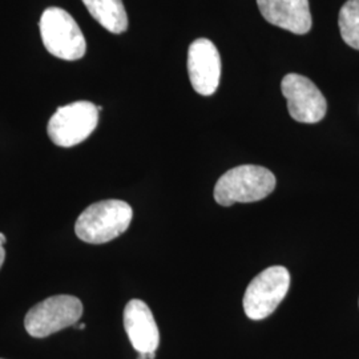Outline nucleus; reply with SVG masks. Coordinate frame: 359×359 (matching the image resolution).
<instances>
[{"instance_id":"10","label":"nucleus","mask_w":359,"mask_h":359,"mask_svg":"<svg viewBox=\"0 0 359 359\" xmlns=\"http://www.w3.org/2000/svg\"><path fill=\"white\" fill-rule=\"evenodd\" d=\"M257 4L265 20L273 26L297 35H305L311 29L309 0H257Z\"/></svg>"},{"instance_id":"13","label":"nucleus","mask_w":359,"mask_h":359,"mask_svg":"<svg viewBox=\"0 0 359 359\" xmlns=\"http://www.w3.org/2000/svg\"><path fill=\"white\" fill-rule=\"evenodd\" d=\"M4 259H6V250H4V246L0 245V269H1L3 264H4Z\"/></svg>"},{"instance_id":"6","label":"nucleus","mask_w":359,"mask_h":359,"mask_svg":"<svg viewBox=\"0 0 359 359\" xmlns=\"http://www.w3.org/2000/svg\"><path fill=\"white\" fill-rule=\"evenodd\" d=\"M99 123V109L90 102H75L57 108L52 115L47 132L51 142L71 148L87 140Z\"/></svg>"},{"instance_id":"8","label":"nucleus","mask_w":359,"mask_h":359,"mask_svg":"<svg viewBox=\"0 0 359 359\" xmlns=\"http://www.w3.org/2000/svg\"><path fill=\"white\" fill-rule=\"evenodd\" d=\"M188 74L193 90L203 96L213 95L221 77L217 47L208 39L194 40L188 51Z\"/></svg>"},{"instance_id":"5","label":"nucleus","mask_w":359,"mask_h":359,"mask_svg":"<svg viewBox=\"0 0 359 359\" xmlns=\"http://www.w3.org/2000/svg\"><path fill=\"white\" fill-rule=\"evenodd\" d=\"M290 287L289 270L283 266H270L256 276L244 295L245 314L252 321L268 318L278 308Z\"/></svg>"},{"instance_id":"11","label":"nucleus","mask_w":359,"mask_h":359,"mask_svg":"<svg viewBox=\"0 0 359 359\" xmlns=\"http://www.w3.org/2000/svg\"><path fill=\"white\" fill-rule=\"evenodd\" d=\"M90 16L112 34H123L128 28V15L123 0H81Z\"/></svg>"},{"instance_id":"7","label":"nucleus","mask_w":359,"mask_h":359,"mask_svg":"<svg viewBox=\"0 0 359 359\" xmlns=\"http://www.w3.org/2000/svg\"><path fill=\"white\" fill-rule=\"evenodd\" d=\"M281 90L287 100V111L295 121L316 124L326 115V99L308 77L289 74L283 79Z\"/></svg>"},{"instance_id":"4","label":"nucleus","mask_w":359,"mask_h":359,"mask_svg":"<svg viewBox=\"0 0 359 359\" xmlns=\"http://www.w3.org/2000/svg\"><path fill=\"white\" fill-rule=\"evenodd\" d=\"M83 316V304L74 295H53L27 313L25 327L34 338H46L69 326Z\"/></svg>"},{"instance_id":"12","label":"nucleus","mask_w":359,"mask_h":359,"mask_svg":"<svg viewBox=\"0 0 359 359\" xmlns=\"http://www.w3.org/2000/svg\"><path fill=\"white\" fill-rule=\"evenodd\" d=\"M338 23L344 41L359 51V0H347L339 11Z\"/></svg>"},{"instance_id":"3","label":"nucleus","mask_w":359,"mask_h":359,"mask_svg":"<svg viewBox=\"0 0 359 359\" xmlns=\"http://www.w3.org/2000/svg\"><path fill=\"white\" fill-rule=\"evenodd\" d=\"M40 36L52 56L67 62L81 59L87 41L72 15L59 7H50L40 18Z\"/></svg>"},{"instance_id":"15","label":"nucleus","mask_w":359,"mask_h":359,"mask_svg":"<svg viewBox=\"0 0 359 359\" xmlns=\"http://www.w3.org/2000/svg\"><path fill=\"white\" fill-rule=\"evenodd\" d=\"M139 359H148V354H144V353H139Z\"/></svg>"},{"instance_id":"2","label":"nucleus","mask_w":359,"mask_h":359,"mask_svg":"<svg viewBox=\"0 0 359 359\" xmlns=\"http://www.w3.org/2000/svg\"><path fill=\"white\" fill-rule=\"evenodd\" d=\"M276 176L259 165H240L228 170L215 187V200L221 206L264 200L276 188Z\"/></svg>"},{"instance_id":"1","label":"nucleus","mask_w":359,"mask_h":359,"mask_svg":"<svg viewBox=\"0 0 359 359\" xmlns=\"http://www.w3.org/2000/svg\"><path fill=\"white\" fill-rule=\"evenodd\" d=\"M133 210L126 201L104 200L88 206L77 218L75 233L88 244L109 243L127 231Z\"/></svg>"},{"instance_id":"9","label":"nucleus","mask_w":359,"mask_h":359,"mask_svg":"<svg viewBox=\"0 0 359 359\" xmlns=\"http://www.w3.org/2000/svg\"><path fill=\"white\" fill-rule=\"evenodd\" d=\"M124 327L137 353H154L160 345V333L154 314L142 299H132L124 309Z\"/></svg>"},{"instance_id":"14","label":"nucleus","mask_w":359,"mask_h":359,"mask_svg":"<svg viewBox=\"0 0 359 359\" xmlns=\"http://www.w3.org/2000/svg\"><path fill=\"white\" fill-rule=\"evenodd\" d=\"M6 243H7V238H6V236L3 234V233H0V245H6Z\"/></svg>"},{"instance_id":"16","label":"nucleus","mask_w":359,"mask_h":359,"mask_svg":"<svg viewBox=\"0 0 359 359\" xmlns=\"http://www.w3.org/2000/svg\"><path fill=\"white\" fill-rule=\"evenodd\" d=\"M77 329H80V330H83V329H86L87 326H86V323H80V325H77Z\"/></svg>"}]
</instances>
